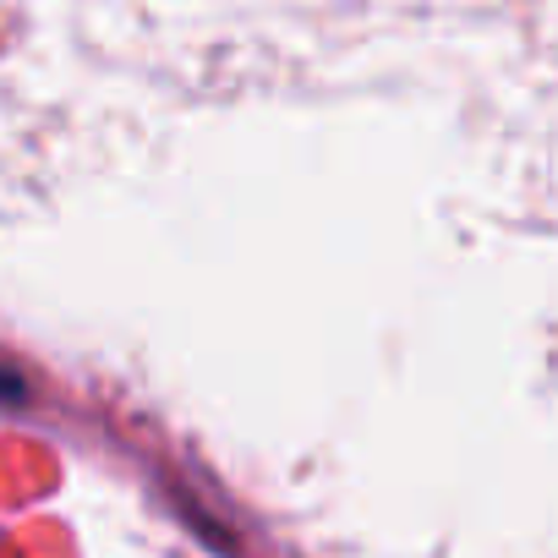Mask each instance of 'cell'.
I'll use <instances>...</instances> for the list:
<instances>
[]
</instances>
